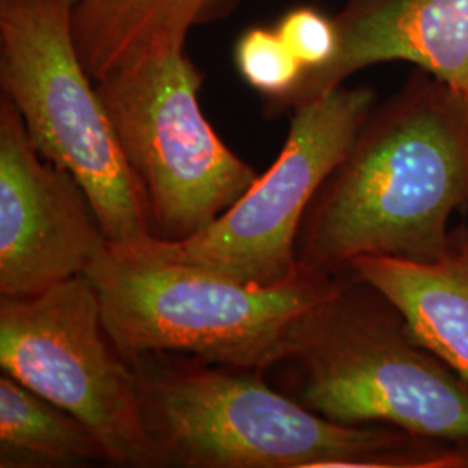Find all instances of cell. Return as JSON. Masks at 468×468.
I'll return each mask as SVG.
<instances>
[{
  "label": "cell",
  "instance_id": "2",
  "mask_svg": "<svg viewBox=\"0 0 468 468\" xmlns=\"http://www.w3.org/2000/svg\"><path fill=\"white\" fill-rule=\"evenodd\" d=\"M146 429L187 468H468V448L387 425H346L259 371L133 363Z\"/></svg>",
  "mask_w": 468,
  "mask_h": 468
},
{
  "label": "cell",
  "instance_id": "12",
  "mask_svg": "<svg viewBox=\"0 0 468 468\" xmlns=\"http://www.w3.org/2000/svg\"><path fill=\"white\" fill-rule=\"evenodd\" d=\"M233 0H73L71 30L94 82L154 58L183 52L193 27L224 15Z\"/></svg>",
  "mask_w": 468,
  "mask_h": 468
},
{
  "label": "cell",
  "instance_id": "14",
  "mask_svg": "<svg viewBox=\"0 0 468 468\" xmlns=\"http://www.w3.org/2000/svg\"><path fill=\"white\" fill-rule=\"evenodd\" d=\"M234 61L241 79L278 108L290 106L305 79V68L276 28L247 30L236 44Z\"/></svg>",
  "mask_w": 468,
  "mask_h": 468
},
{
  "label": "cell",
  "instance_id": "10",
  "mask_svg": "<svg viewBox=\"0 0 468 468\" xmlns=\"http://www.w3.org/2000/svg\"><path fill=\"white\" fill-rule=\"evenodd\" d=\"M335 19L338 52L328 67L303 79L292 108L390 61L410 63L468 94V0H349Z\"/></svg>",
  "mask_w": 468,
  "mask_h": 468
},
{
  "label": "cell",
  "instance_id": "4",
  "mask_svg": "<svg viewBox=\"0 0 468 468\" xmlns=\"http://www.w3.org/2000/svg\"><path fill=\"white\" fill-rule=\"evenodd\" d=\"M286 361L295 399L346 425H387L468 448V387L410 334L396 307L351 272L302 321Z\"/></svg>",
  "mask_w": 468,
  "mask_h": 468
},
{
  "label": "cell",
  "instance_id": "9",
  "mask_svg": "<svg viewBox=\"0 0 468 468\" xmlns=\"http://www.w3.org/2000/svg\"><path fill=\"white\" fill-rule=\"evenodd\" d=\"M84 187L46 160L16 106L0 102V295L30 297L82 276L108 249Z\"/></svg>",
  "mask_w": 468,
  "mask_h": 468
},
{
  "label": "cell",
  "instance_id": "13",
  "mask_svg": "<svg viewBox=\"0 0 468 468\" xmlns=\"http://www.w3.org/2000/svg\"><path fill=\"white\" fill-rule=\"evenodd\" d=\"M108 462L80 420L13 377L0 378V467H73Z\"/></svg>",
  "mask_w": 468,
  "mask_h": 468
},
{
  "label": "cell",
  "instance_id": "11",
  "mask_svg": "<svg viewBox=\"0 0 468 468\" xmlns=\"http://www.w3.org/2000/svg\"><path fill=\"white\" fill-rule=\"evenodd\" d=\"M347 272L390 302L420 346L468 387V228L454 229L437 259L365 255Z\"/></svg>",
  "mask_w": 468,
  "mask_h": 468
},
{
  "label": "cell",
  "instance_id": "8",
  "mask_svg": "<svg viewBox=\"0 0 468 468\" xmlns=\"http://www.w3.org/2000/svg\"><path fill=\"white\" fill-rule=\"evenodd\" d=\"M377 102L371 87L340 85L295 106L276 162L220 218L183 241L151 236L129 247L243 283L292 280L302 269L297 245L303 218Z\"/></svg>",
  "mask_w": 468,
  "mask_h": 468
},
{
  "label": "cell",
  "instance_id": "3",
  "mask_svg": "<svg viewBox=\"0 0 468 468\" xmlns=\"http://www.w3.org/2000/svg\"><path fill=\"white\" fill-rule=\"evenodd\" d=\"M342 274L302 266L284 283H243L122 245H108L85 272L127 361L183 352L259 373L286 361L302 321L334 295Z\"/></svg>",
  "mask_w": 468,
  "mask_h": 468
},
{
  "label": "cell",
  "instance_id": "1",
  "mask_svg": "<svg viewBox=\"0 0 468 468\" xmlns=\"http://www.w3.org/2000/svg\"><path fill=\"white\" fill-rule=\"evenodd\" d=\"M468 205V94L415 68L375 104L311 203L299 264L332 274L357 257L431 261L450 249Z\"/></svg>",
  "mask_w": 468,
  "mask_h": 468
},
{
  "label": "cell",
  "instance_id": "15",
  "mask_svg": "<svg viewBox=\"0 0 468 468\" xmlns=\"http://www.w3.org/2000/svg\"><path fill=\"white\" fill-rule=\"evenodd\" d=\"M276 32L305 68V77L328 67L340 48L336 19L319 13L314 7L288 11L280 19Z\"/></svg>",
  "mask_w": 468,
  "mask_h": 468
},
{
  "label": "cell",
  "instance_id": "7",
  "mask_svg": "<svg viewBox=\"0 0 468 468\" xmlns=\"http://www.w3.org/2000/svg\"><path fill=\"white\" fill-rule=\"evenodd\" d=\"M0 365L100 439L120 467H168L141 408L139 378L104 328L96 288L75 276L30 297L0 295Z\"/></svg>",
  "mask_w": 468,
  "mask_h": 468
},
{
  "label": "cell",
  "instance_id": "6",
  "mask_svg": "<svg viewBox=\"0 0 468 468\" xmlns=\"http://www.w3.org/2000/svg\"><path fill=\"white\" fill-rule=\"evenodd\" d=\"M203 75L183 52L122 68L96 82L143 187L153 238L183 241L239 200L255 170L201 112Z\"/></svg>",
  "mask_w": 468,
  "mask_h": 468
},
{
  "label": "cell",
  "instance_id": "5",
  "mask_svg": "<svg viewBox=\"0 0 468 468\" xmlns=\"http://www.w3.org/2000/svg\"><path fill=\"white\" fill-rule=\"evenodd\" d=\"M73 0H0V84L37 151L84 187L110 245L153 236L143 187L73 38Z\"/></svg>",
  "mask_w": 468,
  "mask_h": 468
}]
</instances>
